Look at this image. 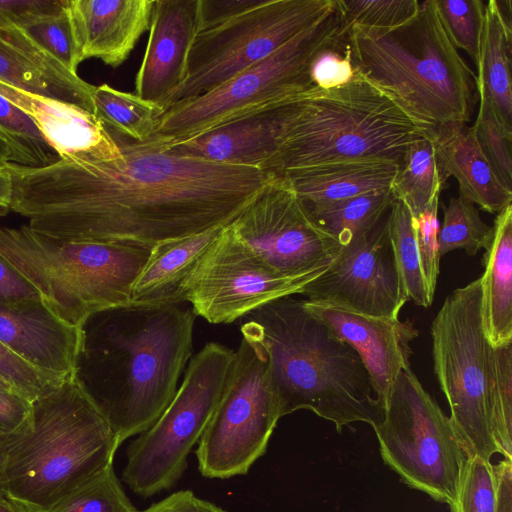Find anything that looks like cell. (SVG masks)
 Returning <instances> with one entry per match:
<instances>
[{
  "mask_svg": "<svg viewBox=\"0 0 512 512\" xmlns=\"http://www.w3.org/2000/svg\"><path fill=\"white\" fill-rule=\"evenodd\" d=\"M10 436H0V497H6L3 486V466Z\"/></svg>",
  "mask_w": 512,
  "mask_h": 512,
  "instance_id": "52",
  "label": "cell"
},
{
  "mask_svg": "<svg viewBox=\"0 0 512 512\" xmlns=\"http://www.w3.org/2000/svg\"><path fill=\"white\" fill-rule=\"evenodd\" d=\"M13 197V180L6 165L0 166V216L10 211Z\"/></svg>",
  "mask_w": 512,
  "mask_h": 512,
  "instance_id": "51",
  "label": "cell"
},
{
  "mask_svg": "<svg viewBox=\"0 0 512 512\" xmlns=\"http://www.w3.org/2000/svg\"><path fill=\"white\" fill-rule=\"evenodd\" d=\"M66 5L58 11L36 16L19 27L44 51L73 73L82 62Z\"/></svg>",
  "mask_w": 512,
  "mask_h": 512,
  "instance_id": "35",
  "label": "cell"
},
{
  "mask_svg": "<svg viewBox=\"0 0 512 512\" xmlns=\"http://www.w3.org/2000/svg\"><path fill=\"white\" fill-rule=\"evenodd\" d=\"M67 0H0V22L17 26L42 14L60 10Z\"/></svg>",
  "mask_w": 512,
  "mask_h": 512,
  "instance_id": "47",
  "label": "cell"
},
{
  "mask_svg": "<svg viewBox=\"0 0 512 512\" xmlns=\"http://www.w3.org/2000/svg\"><path fill=\"white\" fill-rule=\"evenodd\" d=\"M382 409L373 428L384 462L405 484L450 506L466 459L450 418L410 367L399 373Z\"/></svg>",
  "mask_w": 512,
  "mask_h": 512,
  "instance_id": "11",
  "label": "cell"
},
{
  "mask_svg": "<svg viewBox=\"0 0 512 512\" xmlns=\"http://www.w3.org/2000/svg\"><path fill=\"white\" fill-rule=\"evenodd\" d=\"M493 435L498 453L512 456V343L494 347Z\"/></svg>",
  "mask_w": 512,
  "mask_h": 512,
  "instance_id": "40",
  "label": "cell"
},
{
  "mask_svg": "<svg viewBox=\"0 0 512 512\" xmlns=\"http://www.w3.org/2000/svg\"><path fill=\"white\" fill-rule=\"evenodd\" d=\"M0 341L32 366L57 377L74 374L83 342L41 299L0 302Z\"/></svg>",
  "mask_w": 512,
  "mask_h": 512,
  "instance_id": "19",
  "label": "cell"
},
{
  "mask_svg": "<svg viewBox=\"0 0 512 512\" xmlns=\"http://www.w3.org/2000/svg\"><path fill=\"white\" fill-rule=\"evenodd\" d=\"M152 247L50 238L28 225H0V255L65 322L81 327L93 314L130 304Z\"/></svg>",
  "mask_w": 512,
  "mask_h": 512,
  "instance_id": "7",
  "label": "cell"
},
{
  "mask_svg": "<svg viewBox=\"0 0 512 512\" xmlns=\"http://www.w3.org/2000/svg\"><path fill=\"white\" fill-rule=\"evenodd\" d=\"M482 262L483 328L498 347L512 343V204L496 215Z\"/></svg>",
  "mask_w": 512,
  "mask_h": 512,
  "instance_id": "27",
  "label": "cell"
},
{
  "mask_svg": "<svg viewBox=\"0 0 512 512\" xmlns=\"http://www.w3.org/2000/svg\"><path fill=\"white\" fill-rule=\"evenodd\" d=\"M33 402L18 391L0 387V436L21 431L30 421Z\"/></svg>",
  "mask_w": 512,
  "mask_h": 512,
  "instance_id": "45",
  "label": "cell"
},
{
  "mask_svg": "<svg viewBox=\"0 0 512 512\" xmlns=\"http://www.w3.org/2000/svg\"><path fill=\"white\" fill-rule=\"evenodd\" d=\"M287 99L288 96L185 141L164 144V148L181 156L261 170L278 148L287 119Z\"/></svg>",
  "mask_w": 512,
  "mask_h": 512,
  "instance_id": "20",
  "label": "cell"
},
{
  "mask_svg": "<svg viewBox=\"0 0 512 512\" xmlns=\"http://www.w3.org/2000/svg\"><path fill=\"white\" fill-rule=\"evenodd\" d=\"M225 226L155 245L132 286L130 304L185 303V280Z\"/></svg>",
  "mask_w": 512,
  "mask_h": 512,
  "instance_id": "25",
  "label": "cell"
},
{
  "mask_svg": "<svg viewBox=\"0 0 512 512\" xmlns=\"http://www.w3.org/2000/svg\"><path fill=\"white\" fill-rule=\"evenodd\" d=\"M0 95L25 112L61 160H113L122 151L107 128L78 106L21 90L0 81Z\"/></svg>",
  "mask_w": 512,
  "mask_h": 512,
  "instance_id": "21",
  "label": "cell"
},
{
  "mask_svg": "<svg viewBox=\"0 0 512 512\" xmlns=\"http://www.w3.org/2000/svg\"><path fill=\"white\" fill-rule=\"evenodd\" d=\"M443 26L456 48L463 49L475 66L483 30L482 0H435Z\"/></svg>",
  "mask_w": 512,
  "mask_h": 512,
  "instance_id": "39",
  "label": "cell"
},
{
  "mask_svg": "<svg viewBox=\"0 0 512 512\" xmlns=\"http://www.w3.org/2000/svg\"><path fill=\"white\" fill-rule=\"evenodd\" d=\"M47 512H140L126 496L113 465Z\"/></svg>",
  "mask_w": 512,
  "mask_h": 512,
  "instance_id": "36",
  "label": "cell"
},
{
  "mask_svg": "<svg viewBox=\"0 0 512 512\" xmlns=\"http://www.w3.org/2000/svg\"><path fill=\"white\" fill-rule=\"evenodd\" d=\"M108 131L122 151L117 159L7 164L10 210L50 238L153 248L231 223L275 176L177 155L156 138L135 142Z\"/></svg>",
  "mask_w": 512,
  "mask_h": 512,
  "instance_id": "1",
  "label": "cell"
},
{
  "mask_svg": "<svg viewBox=\"0 0 512 512\" xmlns=\"http://www.w3.org/2000/svg\"><path fill=\"white\" fill-rule=\"evenodd\" d=\"M511 50L512 23L503 19L496 0H489L485 3L476 64L477 98L485 99L509 130H512Z\"/></svg>",
  "mask_w": 512,
  "mask_h": 512,
  "instance_id": "28",
  "label": "cell"
},
{
  "mask_svg": "<svg viewBox=\"0 0 512 512\" xmlns=\"http://www.w3.org/2000/svg\"><path fill=\"white\" fill-rule=\"evenodd\" d=\"M430 136L439 167L447 178L457 180L460 197L496 215L511 204L512 192L497 177L471 126L449 123L430 131Z\"/></svg>",
  "mask_w": 512,
  "mask_h": 512,
  "instance_id": "24",
  "label": "cell"
},
{
  "mask_svg": "<svg viewBox=\"0 0 512 512\" xmlns=\"http://www.w3.org/2000/svg\"><path fill=\"white\" fill-rule=\"evenodd\" d=\"M390 189L306 208L312 220L343 246L373 227L390 209Z\"/></svg>",
  "mask_w": 512,
  "mask_h": 512,
  "instance_id": "31",
  "label": "cell"
},
{
  "mask_svg": "<svg viewBox=\"0 0 512 512\" xmlns=\"http://www.w3.org/2000/svg\"><path fill=\"white\" fill-rule=\"evenodd\" d=\"M496 503L493 465L479 456L466 458L451 512H496Z\"/></svg>",
  "mask_w": 512,
  "mask_h": 512,
  "instance_id": "41",
  "label": "cell"
},
{
  "mask_svg": "<svg viewBox=\"0 0 512 512\" xmlns=\"http://www.w3.org/2000/svg\"><path fill=\"white\" fill-rule=\"evenodd\" d=\"M388 212L373 227L341 246L327 270L304 287L301 294L308 301L376 317L399 318L409 298L395 262Z\"/></svg>",
  "mask_w": 512,
  "mask_h": 512,
  "instance_id": "16",
  "label": "cell"
},
{
  "mask_svg": "<svg viewBox=\"0 0 512 512\" xmlns=\"http://www.w3.org/2000/svg\"><path fill=\"white\" fill-rule=\"evenodd\" d=\"M345 38L321 51L310 67L314 86L333 89L351 82L357 75Z\"/></svg>",
  "mask_w": 512,
  "mask_h": 512,
  "instance_id": "44",
  "label": "cell"
},
{
  "mask_svg": "<svg viewBox=\"0 0 512 512\" xmlns=\"http://www.w3.org/2000/svg\"><path fill=\"white\" fill-rule=\"evenodd\" d=\"M303 301L310 313L359 354L383 408L399 373L410 367V343L419 334L413 323Z\"/></svg>",
  "mask_w": 512,
  "mask_h": 512,
  "instance_id": "17",
  "label": "cell"
},
{
  "mask_svg": "<svg viewBox=\"0 0 512 512\" xmlns=\"http://www.w3.org/2000/svg\"><path fill=\"white\" fill-rule=\"evenodd\" d=\"M481 277L455 289L431 325L434 373L466 458L490 461L493 435L494 347L482 322Z\"/></svg>",
  "mask_w": 512,
  "mask_h": 512,
  "instance_id": "8",
  "label": "cell"
},
{
  "mask_svg": "<svg viewBox=\"0 0 512 512\" xmlns=\"http://www.w3.org/2000/svg\"><path fill=\"white\" fill-rule=\"evenodd\" d=\"M120 446L107 418L74 375L33 402L29 423L8 440L5 495L47 512L113 465Z\"/></svg>",
  "mask_w": 512,
  "mask_h": 512,
  "instance_id": "5",
  "label": "cell"
},
{
  "mask_svg": "<svg viewBox=\"0 0 512 512\" xmlns=\"http://www.w3.org/2000/svg\"><path fill=\"white\" fill-rule=\"evenodd\" d=\"M230 226L269 267L287 277L322 274L341 249L282 176L275 175Z\"/></svg>",
  "mask_w": 512,
  "mask_h": 512,
  "instance_id": "15",
  "label": "cell"
},
{
  "mask_svg": "<svg viewBox=\"0 0 512 512\" xmlns=\"http://www.w3.org/2000/svg\"><path fill=\"white\" fill-rule=\"evenodd\" d=\"M336 0H265L214 28L201 31L190 50L184 82L162 105L199 97L266 58L324 18Z\"/></svg>",
  "mask_w": 512,
  "mask_h": 512,
  "instance_id": "12",
  "label": "cell"
},
{
  "mask_svg": "<svg viewBox=\"0 0 512 512\" xmlns=\"http://www.w3.org/2000/svg\"><path fill=\"white\" fill-rule=\"evenodd\" d=\"M235 351L207 343L189 362L183 381L160 417L128 446L123 481L151 497L174 486L203 435L224 390Z\"/></svg>",
  "mask_w": 512,
  "mask_h": 512,
  "instance_id": "10",
  "label": "cell"
},
{
  "mask_svg": "<svg viewBox=\"0 0 512 512\" xmlns=\"http://www.w3.org/2000/svg\"><path fill=\"white\" fill-rule=\"evenodd\" d=\"M496 479V512H512V462L504 458L496 466L493 465Z\"/></svg>",
  "mask_w": 512,
  "mask_h": 512,
  "instance_id": "50",
  "label": "cell"
},
{
  "mask_svg": "<svg viewBox=\"0 0 512 512\" xmlns=\"http://www.w3.org/2000/svg\"><path fill=\"white\" fill-rule=\"evenodd\" d=\"M443 221L438 231L440 258L455 250L463 249L469 255H476L485 249L492 236V226L480 217L478 208L463 197H451L443 206Z\"/></svg>",
  "mask_w": 512,
  "mask_h": 512,
  "instance_id": "34",
  "label": "cell"
},
{
  "mask_svg": "<svg viewBox=\"0 0 512 512\" xmlns=\"http://www.w3.org/2000/svg\"><path fill=\"white\" fill-rule=\"evenodd\" d=\"M0 379L34 402L66 378L48 374L22 359L0 341Z\"/></svg>",
  "mask_w": 512,
  "mask_h": 512,
  "instance_id": "42",
  "label": "cell"
},
{
  "mask_svg": "<svg viewBox=\"0 0 512 512\" xmlns=\"http://www.w3.org/2000/svg\"><path fill=\"white\" fill-rule=\"evenodd\" d=\"M478 101V113L471 126L475 139L503 186L512 192V130L503 125L485 99Z\"/></svg>",
  "mask_w": 512,
  "mask_h": 512,
  "instance_id": "37",
  "label": "cell"
},
{
  "mask_svg": "<svg viewBox=\"0 0 512 512\" xmlns=\"http://www.w3.org/2000/svg\"><path fill=\"white\" fill-rule=\"evenodd\" d=\"M0 387L13 389L8 383L3 381L2 379H0Z\"/></svg>",
  "mask_w": 512,
  "mask_h": 512,
  "instance_id": "55",
  "label": "cell"
},
{
  "mask_svg": "<svg viewBox=\"0 0 512 512\" xmlns=\"http://www.w3.org/2000/svg\"><path fill=\"white\" fill-rule=\"evenodd\" d=\"M41 299L38 290L0 255V302Z\"/></svg>",
  "mask_w": 512,
  "mask_h": 512,
  "instance_id": "48",
  "label": "cell"
},
{
  "mask_svg": "<svg viewBox=\"0 0 512 512\" xmlns=\"http://www.w3.org/2000/svg\"><path fill=\"white\" fill-rule=\"evenodd\" d=\"M341 28L336 0L332 12L266 58L214 90L165 109L153 138L166 145L182 142L313 86L311 64L321 51L343 39Z\"/></svg>",
  "mask_w": 512,
  "mask_h": 512,
  "instance_id": "9",
  "label": "cell"
},
{
  "mask_svg": "<svg viewBox=\"0 0 512 512\" xmlns=\"http://www.w3.org/2000/svg\"><path fill=\"white\" fill-rule=\"evenodd\" d=\"M242 336L263 351L281 416L307 409L340 432L354 422L374 427L383 409L356 350L291 296L242 317Z\"/></svg>",
  "mask_w": 512,
  "mask_h": 512,
  "instance_id": "3",
  "label": "cell"
},
{
  "mask_svg": "<svg viewBox=\"0 0 512 512\" xmlns=\"http://www.w3.org/2000/svg\"><path fill=\"white\" fill-rule=\"evenodd\" d=\"M93 114L111 132L135 142L151 140L164 112L159 105L108 84L95 86Z\"/></svg>",
  "mask_w": 512,
  "mask_h": 512,
  "instance_id": "30",
  "label": "cell"
},
{
  "mask_svg": "<svg viewBox=\"0 0 512 512\" xmlns=\"http://www.w3.org/2000/svg\"><path fill=\"white\" fill-rule=\"evenodd\" d=\"M265 0H199V32L205 31L253 9Z\"/></svg>",
  "mask_w": 512,
  "mask_h": 512,
  "instance_id": "46",
  "label": "cell"
},
{
  "mask_svg": "<svg viewBox=\"0 0 512 512\" xmlns=\"http://www.w3.org/2000/svg\"><path fill=\"white\" fill-rule=\"evenodd\" d=\"M344 38L356 73L428 132L470 121L476 74L449 38L435 0L420 2L397 27L355 26Z\"/></svg>",
  "mask_w": 512,
  "mask_h": 512,
  "instance_id": "4",
  "label": "cell"
},
{
  "mask_svg": "<svg viewBox=\"0 0 512 512\" xmlns=\"http://www.w3.org/2000/svg\"><path fill=\"white\" fill-rule=\"evenodd\" d=\"M0 137L7 143L10 164L41 168L60 160L33 120L0 95Z\"/></svg>",
  "mask_w": 512,
  "mask_h": 512,
  "instance_id": "32",
  "label": "cell"
},
{
  "mask_svg": "<svg viewBox=\"0 0 512 512\" xmlns=\"http://www.w3.org/2000/svg\"><path fill=\"white\" fill-rule=\"evenodd\" d=\"M388 229L397 270L409 300L429 307L431 302L420 266L415 219L401 201L394 200L389 209Z\"/></svg>",
  "mask_w": 512,
  "mask_h": 512,
  "instance_id": "33",
  "label": "cell"
},
{
  "mask_svg": "<svg viewBox=\"0 0 512 512\" xmlns=\"http://www.w3.org/2000/svg\"><path fill=\"white\" fill-rule=\"evenodd\" d=\"M321 274L283 276L226 225L185 280L182 290L195 315L231 323L279 298L301 294Z\"/></svg>",
  "mask_w": 512,
  "mask_h": 512,
  "instance_id": "14",
  "label": "cell"
},
{
  "mask_svg": "<svg viewBox=\"0 0 512 512\" xmlns=\"http://www.w3.org/2000/svg\"><path fill=\"white\" fill-rule=\"evenodd\" d=\"M341 16V36L352 27L394 28L410 20L418 11V0H337Z\"/></svg>",
  "mask_w": 512,
  "mask_h": 512,
  "instance_id": "38",
  "label": "cell"
},
{
  "mask_svg": "<svg viewBox=\"0 0 512 512\" xmlns=\"http://www.w3.org/2000/svg\"><path fill=\"white\" fill-rule=\"evenodd\" d=\"M0 512H28L7 497H0Z\"/></svg>",
  "mask_w": 512,
  "mask_h": 512,
  "instance_id": "53",
  "label": "cell"
},
{
  "mask_svg": "<svg viewBox=\"0 0 512 512\" xmlns=\"http://www.w3.org/2000/svg\"><path fill=\"white\" fill-rule=\"evenodd\" d=\"M447 179L439 167L429 132L406 148L390 191L394 200L404 203L417 219L439 201Z\"/></svg>",
  "mask_w": 512,
  "mask_h": 512,
  "instance_id": "29",
  "label": "cell"
},
{
  "mask_svg": "<svg viewBox=\"0 0 512 512\" xmlns=\"http://www.w3.org/2000/svg\"><path fill=\"white\" fill-rule=\"evenodd\" d=\"M196 315L181 304H128L91 315L74 377L121 445L167 408L192 353Z\"/></svg>",
  "mask_w": 512,
  "mask_h": 512,
  "instance_id": "2",
  "label": "cell"
},
{
  "mask_svg": "<svg viewBox=\"0 0 512 512\" xmlns=\"http://www.w3.org/2000/svg\"><path fill=\"white\" fill-rule=\"evenodd\" d=\"M438 206L432 204L422 215L415 219V231L421 271L425 282L427 297L433 302L437 278L439 275L440 256L438 251Z\"/></svg>",
  "mask_w": 512,
  "mask_h": 512,
  "instance_id": "43",
  "label": "cell"
},
{
  "mask_svg": "<svg viewBox=\"0 0 512 512\" xmlns=\"http://www.w3.org/2000/svg\"><path fill=\"white\" fill-rule=\"evenodd\" d=\"M283 134L261 170L285 172L335 162L401 163L406 148L429 134L360 75L343 86H311L290 95Z\"/></svg>",
  "mask_w": 512,
  "mask_h": 512,
  "instance_id": "6",
  "label": "cell"
},
{
  "mask_svg": "<svg viewBox=\"0 0 512 512\" xmlns=\"http://www.w3.org/2000/svg\"><path fill=\"white\" fill-rule=\"evenodd\" d=\"M199 33V0H155L135 93L160 107L185 80Z\"/></svg>",
  "mask_w": 512,
  "mask_h": 512,
  "instance_id": "18",
  "label": "cell"
},
{
  "mask_svg": "<svg viewBox=\"0 0 512 512\" xmlns=\"http://www.w3.org/2000/svg\"><path fill=\"white\" fill-rule=\"evenodd\" d=\"M399 165L392 161L356 160L292 170L284 177L305 208L389 190Z\"/></svg>",
  "mask_w": 512,
  "mask_h": 512,
  "instance_id": "26",
  "label": "cell"
},
{
  "mask_svg": "<svg viewBox=\"0 0 512 512\" xmlns=\"http://www.w3.org/2000/svg\"><path fill=\"white\" fill-rule=\"evenodd\" d=\"M155 0H68L67 11L82 62L122 65L149 29Z\"/></svg>",
  "mask_w": 512,
  "mask_h": 512,
  "instance_id": "22",
  "label": "cell"
},
{
  "mask_svg": "<svg viewBox=\"0 0 512 512\" xmlns=\"http://www.w3.org/2000/svg\"><path fill=\"white\" fill-rule=\"evenodd\" d=\"M11 152L7 143L0 137V166L10 163Z\"/></svg>",
  "mask_w": 512,
  "mask_h": 512,
  "instance_id": "54",
  "label": "cell"
},
{
  "mask_svg": "<svg viewBox=\"0 0 512 512\" xmlns=\"http://www.w3.org/2000/svg\"><path fill=\"white\" fill-rule=\"evenodd\" d=\"M0 81L94 112L95 86L62 66L19 26L0 22Z\"/></svg>",
  "mask_w": 512,
  "mask_h": 512,
  "instance_id": "23",
  "label": "cell"
},
{
  "mask_svg": "<svg viewBox=\"0 0 512 512\" xmlns=\"http://www.w3.org/2000/svg\"><path fill=\"white\" fill-rule=\"evenodd\" d=\"M140 512H226L190 490L177 491Z\"/></svg>",
  "mask_w": 512,
  "mask_h": 512,
  "instance_id": "49",
  "label": "cell"
},
{
  "mask_svg": "<svg viewBox=\"0 0 512 512\" xmlns=\"http://www.w3.org/2000/svg\"><path fill=\"white\" fill-rule=\"evenodd\" d=\"M281 417L264 353L242 336L221 398L198 442L200 473L218 479L247 474L266 452Z\"/></svg>",
  "mask_w": 512,
  "mask_h": 512,
  "instance_id": "13",
  "label": "cell"
}]
</instances>
